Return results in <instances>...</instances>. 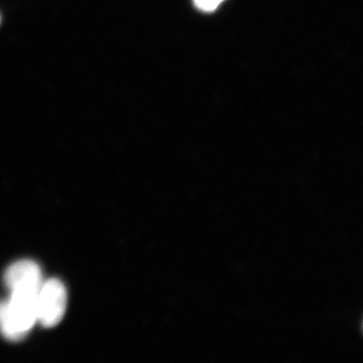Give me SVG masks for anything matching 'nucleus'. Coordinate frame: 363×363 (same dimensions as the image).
I'll list each match as a JSON object with an SVG mask.
<instances>
[{
  "mask_svg": "<svg viewBox=\"0 0 363 363\" xmlns=\"http://www.w3.org/2000/svg\"><path fill=\"white\" fill-rule=\"evenodd\" d=\"M40 288L21 286L11 290V296L7 301H0V333L4 337L18 342L33 328L38 321Z\"/></svg>",
  "mask_w": 363,
  "mask_h": 363,
  "instance_id": "obj_1",
  "label": "nucleus"
},
{
  "mask_svg": "<svg viewBox=\"0 0 363 363\" xmlns=\"http://www.w3.org/2000/svg\"><path fill=\"white\" fill-rule=\"evenodd\" d=\"M67 299V290L60 280L43 283L38 294V321L47 328L60 323L65 315Z\"/></svg>",
  "mask_w": 363,
  "mask_h": 363,
  "instance_id": "obj_2",
  "label": "nucleus"
},
{
  "mask_svg": "<svg viewBox=\"0 0 363 363\" xmlns=\"http://www.w3.org/2000/svg\"><path fill=\"white\" fill-rule=\"evenodd\" d=\"M4 282L11 291L21 286L40 287L44 283L40 267L35 262L29 260L13 263L9 267L4 275Z\"/></svg>",
  "mask_w": 363,
  "mask_h": 363,
  "instance_id": "obj_3",
  "label": "nucleus"
},
{
  "mask_svg": "<svg viewBox=\"0 0 363 363\" xmlns=\"http://www.w3.org/2000/svg\"><path fill=\"white\" fill-rule=\"evenodd\" d=\"M195 6L204 12H212L216 10L224 0H193Z\"/></svg>",
  "mask_w": 363,
  "mask_h": 363,
  "instance_id": "obj_4",
  "label": "nucleus"
},
{
  "mask_svg": "<svg viewBox=\"0 0 363 363\" xmlns=\"http://www.w3.org/2000/svg\"><path fill=\"white\" fill-rule=\"evenodd\" d=\"M0 22H1V17H0Z\"/></svg>",
  "mask_w": 363,
  "mask_h": 363,
  "instance_id": "obj_5",
  "label": "nucleus"
}]
</instances>
